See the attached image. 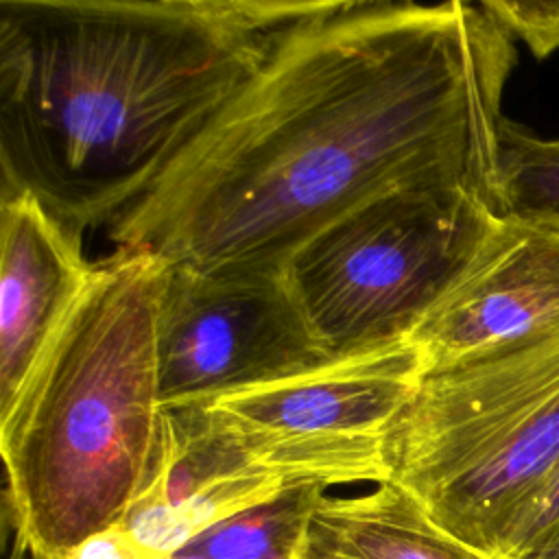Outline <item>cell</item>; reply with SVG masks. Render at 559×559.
<instances>
[{
  "instance_id": "5bb4252c",
  "label": "cell",
  "mask_w": 559,
  "mask_h": 559,
  "mask_svg": "<svg viewBox=\"0 0 559 559\" xmlns=\"http://www.w3.org/2000/svg\"><path fill=\"white\" fill-rule=\"evenodd\" d=\"M483 7L535 59L559 50V0H483Z\"/></svg>"
},
{
  "instance_id": "7c38bea8",
  "label": "cell",
  "mask_w": 559,
  "mask_h": 559,
  "mask_svg": "<svg viewBox=\"0 0 559 559\" xmlns=\"http://www.w3.org/2000/svg\"><path fill=\"white\" fill-rule=\"evenodd\" d=\"M504 212L559 214V138H544L504 118L500 127Z\"/></svg>"
},
{
  "instance_id": "52a82bcc",
  "label": "cell",
  "mask_w": 559,
  "mask_h": 559,
  "mask_svg": "<svg viewBox=\"0 0 559 559\" xmlns=\"http://www.w3.org/2000/svg\"><path fill=\"white\" fill-rule=\"evenodd\" d=\"M328 360L284 271L168 264L157 325L159 393L168 411L203 406Z\"/></svg>"
},
{
  "instance_id": "7a4b0ae2",
  "label": "cell",
  "mask_w": 559,
  "mask_h": 559,
  "mask_svg": "<svg viewBox=\"0 0 559 559\" xmlns=\"http://www.w3.org/2000/svg\"><path fill=\"white\" fill-rule=\"evenodd\" d=\"M321 4L0 0V197L109 227Z\"/></svg>"
},
{
  "instance_id": "8992f818",
  "label": "cell",
  "mask_w": 559,
  "mask_h": 559,
  "mask_svg": "<svg viewBox=\"0 0 559 559\" xmlns=\"http://www.w3.org/2000/svg\"><path fill=\"white\" fill-rule=\"evenodd\" d=\"M426 371V356L404 338L197 408L216 432L288 485H380L386 480V437Z\"/></svg>"
},
{
  "instance_id": "4fadbf2b",
  "label": "cell",
  "mask_w": 559,
  "mask_h": 559,
  "mask_svg": "<svg viewBox=\"0 0 559 559\" xmlns=\"http://www.w3.org/2000/svg\"><path fill=\"white\" fill-rule=\"evenodd\" d=\"M559 555V465L513 518L493 559H555Z\"/></svg>"
},
{
  "instance_id": "8fae6325",
  "label": "cell",
  "mask_w": 559,
  "mask_h": 559,
  "mask_svg": "<svg viewBox=\"0 0 559 559\" xmlns=\"http://www.w3.org/2000/svg\"><path fill=\"white\" fill-rule=\"evenodd\" d=\"M323 496L321 485H290L207 526L179 552L203 559H299L310 518Z\"/></svg>"
},
{
  "instance_id": "ba28073f",
  "label": "cell",
  "mask_w": 559,
  "mask_h": 559,
  "mask_svg": "<svg viewBox=\"0 0 559 559\" xmlns=\"http://www.w3.org/2000/svg\"><path fill=\"white\" fill-rule=\"evenodd\" d=\"M559 332V214L500 212L411 334L428 371Z\"/></svg>"
},
{
  "instance_id": "2e32d148",
  "label": "cell",
  "mask_w": 559,
  "mask_h": 559,
  "mask_svg": "<svg viewBox=\"0 0 559 559\" xmlns=\"http://www.w3.org/2000/svg\"><path fill=\"white\" fill-rule=\"evenodd\" d=\"M555 559H559V555H557V557H555Z\"/></svg>"
},
{
  "instance_id": "5b68a950",
  "label": "cell",
  "mask_w": 559,
  "mask_h": 559,
  "mask_svg": "<svg viewBox=\"0 0 559 559\" xmlns=\"http://www.w3.org/2000/svg\"><path fill=\"white\" fill-rule=\"evenodd\" d=\"M498 214L461 190H400L312 234L282 271L321 347L358 354L411 338Z\"/></svg>"
},
{
  "instance_id": "9a60e30c",
  "label": "cell",
  "mask_w": 559,
  "mask_h": 559,
  "mask_svg": "<svg viewBox=\"0 0 559 559\" xmlns=\"http://www.w3.org/2000/svg\"><path fill=\"white\" fill-rule=\"evenodd\" d=\"M63 559H159L138 544L124 526H114L98 533L76 548H72Z\"/></svg>"
},
{
  "instance_id": "30bf717a",
  "label": "cell",
  "mask_w": 559,
  "mask_h": 559,
  "mask_svg": "<svg viewBox=\"0 0 559 559\" xmlns=\"http://www.w3.org/2000/svg\"><path fill=\"white\" fill-rule=\"evenodd\" d=\"M299 559H493L439 528L417 500L384 480L349 498L323 496Z\"/></svg>"
},
{
  "instance_id": "277c9868",
  "label": "cell",
  "mask_w": 559,
  "mask_h": 559,
  "mask_svg": "<svg viewBox=\"0 0 559 559\" xmlns=\"http://www.w3.org/2000/svg\"><path fill=\"white\" fill-rule=\"evenodd\" d=\"M384 463L439 528L493 557L559 465V332L426 371Z\"/></svg>"
},
{
  "instance_id": "3957f363",
  "label": "cell",
  "mask_w": 559,
  "mask_h": 559,
  "mask_svg": "<svg viewBox=\"0 0 559 559\" xmlns=\"http://www.w3.org/2000/svg\"><path fill=\"white\" fill-rule=\"evenodd\" d=\"M168 264L116 249L0 417L11 559H63L120 526L164 480L173 417L157 325Z\"/></svg>"
},
{
  "instance_id": "6da1fadb",
  "label": "cell",
  "mask_w": 559,
  "mask_h": 559,
  "mask_svg": "<svg viewBox=\"0 0 559 559\" xmlns=\"http://www.w3.org/2000/svg\"><path fill=\"white\" fill-rule=\"evenodd\" d=\"M515 63L483 2L323 0L109 238L166 264L273 273L338 216L400 190H461L504 212Z\"/></svg>"
},
{
  "instance_id": "9c48e42d",
  "label": "cell",
  "mask_w": 559,
  "mask_h": 559,
  "mask_svg": "<svg viewBox=\"0 0 559 559\" xmlns=\"http://www.w3.org/2000/svg\"><path fill=\"white\" fill-rule=\"evenodd\" d=\"M81 242L33 194L0 197V417L94 277Z\"/></svg>"
}]
</instances>
